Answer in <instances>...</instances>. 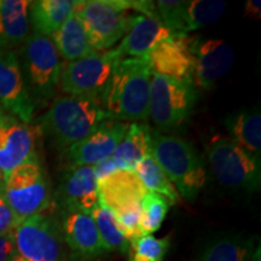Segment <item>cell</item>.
<instances>
[{"label": "cell", "instance_id": "6da1fadb", "mask_svg": "<svg viewBox=\"0 0 261 261\" xmlns=\"http://www.w3.org/2000/svg\"><path fill=\"white\" fill-rule=\"evenodd\" d=\"M108 120L98 97L62 96L37 120L39 133L61 151L86 138Z\"/></svg>", "mask_w": 261, "mask_h": 261}, {"label": "cell", "instance_id": "7a4b0ae2", "mask_svg": "<svg viewBox=\"0 0 261 261\" xmlns=\"http://www.w3.org/2000/svg\"><path fill=\"white\" fill-rule=\"evenodd\" d=\"M151 70L145 57L122 58L116 64L103 96V107L112 121H146Z\"/></svg>", "mask_w": 261, "mask_h": 261}, {"label": "cell", "instance_id": "3957f363", "mask_svg": "<svg viewBox=\"0 0 261 261\" xmlns=\"http://www.w3.org/2000/svg\"><path fill=\"white\" fill-rule=\"evenodd\" d=\"M151 156L179 195L195 201L207 181L205 165L195 146L179 137L151 129Z\"/></svg>", "mask_w": 261, "mask_h": 261}, {"label": "cell", "instance_id": "277c9868", "mask_svg": "<svg viewBox=\"0 0 261 261\" xmlns=\"http://www.w3.org/2000/svg\"><path fill=\"white\" fill-rule=\"evenodd\" d=\"M17 56L27 89L34 103L54 98L60 86L63 62L50 37L29 34Z\"/></svg>", "mask_w": 261, "mask_h": 261}, {"label": "cell", "instance_id": "5b68a950", "mask_svg": "<svg viewBox=\"0 0 261 261\" xmlns=\"http://www.w3.org/2000/svg\"><path fill=\"white\" fill-rule=\"evenodd\" d=\"M207 158L211 173L221 187L246 192L260 190V160L228 137H215L207 149Z\"/></svg>", "mask_w": 261, "mask_h": 261}, {"label": "cell", "instance_id": "8992f818", "mask_svg": "<svg viewBox=\"0 0 261 261\" xmlns=\"http://www.w3.org/2000/svg\"><path fill=\"white\" fill-rule=\"evenodd\" d=\"M3 195L19 221L44 213L52 204V191L40 160L34 156L4 177Z\"/></svg>", "mask_w": 261, "mask_h": 261}, {"label": "cell", "instance_id": "52a82bcc", "mask_svg": "<svg viewBox=\"0 0 261 261\" xmlns=\"http://www.w3.org/2000/svg\"><path fill=\"white\" fill-rule=\"evenodd\" d=\"M129 2L123 0H79L74 11L83 22L91 46L107 51L128 32L133 15Z\"/></svg>", "mask_w": 261, "mask_h": 261}, {"label": "cell", "instance_id": "ba28073f", "mask_svg": "<svg viewBox=\"0 0 261 261\" xmlns=\"http://www.w3.org/2000/svg\"><path fill=\"white\" fill-rule=\"evenodd\" d=\"M197 102L194 84L179 83L151 73L149 96V116L160 130L181 127L190 119Z\"/></svg>", "mask_w": 261, "mask_h": 261}, {"label": "cell", "instance_id": "9c48e42d", "mask_svg": "<svg viewBox=\"0 0 261 261\" xmlns=\"http://www.w3.org/2000/svg\"><path fill=\"white\" fill-rule=\"evenodd\" d=\"M14 240L17 253L27 261H70L60 219L45 212L21 221Z\"/></svg>", "mask_w": 261, "mask_h": 261}, {"label": "cell", "instance_id": "30bf717a", "mask_svg": "<svg viewBox=\"0 0 261 261\" xmlns=\"http://www.w3.org/2000/svg\"><path fill=\"white\" fill-rule=\"evenodd\" d=\"M121 61L115 48L68 62L63 65L60 86L68 96L98 97L102 99L112 80L116 64Z\"/></svg>", "mask_w": 261, "mask_h": 261}, {"label": "cell", "instance_id": "8fae6325", "mask_svg": "<svg viewBox=\"0 0 261 261\" xmlns=\"http://www.w3.org/2000/svg\"><path fill=\"white\" fill-rule=\"evenodd\" d=\"M194 58L192 81L195 87L213 90L221 77L233 67L234 52L226 41L220 39L195 38L190 41Z\"/></svg>", "mask_w": 261, "mask_h": 261}, {"label": "cell", "instance_id": "7c38bea8", "mask_svg": "<svg viewBox=\"0 0 261 261\" xmlns=\"http://www.w3.org/2000/svg\"><path fill=\"white\" fill-rule=\"evenodd\" d=\"M60 212H83L91 214L99 203L97 177L91 166H68L62 173L56 191L52 194Z\"/></svg>", "mask_w": 261, "mask_h": 261}, {"label": "cell", "instance_id": "4fadbf2b", "mask_svg": "<svg viewBox=\"0 0 261 261\" xmlns=\"http://www.w3.org/2000/svg\"><path fill=\"white\" fill-rule=\"evenodd\" d=\"M0 106L19 121H33L35 103L29 94L15 50L0 48Z\"/></svg>", "mask_w": 261, "mask_h": 261}, {"label": "cell", "instance_id": "5bb4252c", "mask_svg": "<svg viewBox=\"0 0 261 261\" xmlns=\"http://www.w3.org/2000/svg\"><path fill=\"white\" fill-rule=\"evenodd\" d=\"M128 122L107 120L94 132L76 144L63 150V159L68 166H93L110 158L125 137Z\"/></svg>", "mask_w": 261, "mask_h": 261}, {"label": "cell", "instance_id": "9a60e30c", "mask_svg": "<svg viewBox=\"0 0 261 261\" xmlns=\"http://www.w3.org/2000/svg\"><path fill=\"white\" fill-rule=\"evenodd\" d=\"M60 221L70 261H94L107 253L90 214L60 212Z\"/></svg>", "mask_w": 261, "mask_h": 261}, {"label": "cell", "instance_id": "2e32d148", "mask_svg": "<svg viewBox=\"0 0 261 261\" xmlns=\"http://www.w3.org/2000/svg\"><path fill=\"white\" fill-rule=\"evenodd\" d=\"M97 192L99 203L116 217L140 208L148 190L135 171L116 169L106 177L97 179Z\"/></svg>", "mask_w": 261, "mask_h": 261}, {"label": "cell", "instance_id": "e0dca14e", "mask_svg": "<svg viewBox=\"0 0 261 261\" xmlns=\"http://www.w3.org/2000/svg\"><path fill=\"white\" fill-rule=\"evenodd\" d=\"M191 39L181 35H173L159 42L145 56L151 73L162 75L179 83L194 84V58H192Z\"/></svg>", "mask_w": 261, "mask_h": 261}, {"label": "cell", "instance_id": "ac0fdd59", "mask_svg": "<svg viewBox=\"0 0 261 261\" xmlns=\"http://www.w3.org/2000/svg\"><path fill=\"white\" fill-rule=\"evenodd\" d=\"M39 133L31 123L0 115V171L8 175L34 156Z\"/></svg>", "mask_w": 261, "mask_h": 261}, {"label": "cell", "instance_id": "d6986e66", "mask_svg": "<svg viewBox=\"0 0 261 261\" xmlns=\"http://www.w3.org/2000/svg\"><path fill=\"white\" fill-rule=\"evenodd\" d=\"M173 33L158 17L133 15L128 32L115 48L120 58L145 57L159 42L173 37Z\"/></svg>", "mask_w": 261, "mask_h": 261}, {"label": "cell", "instance_id": "ffe728a7", "mask_svg": "<svg viewBox=\"0 0 261 261\" xmlns=\"http://www.w3.org/2000/svg\"><path fill=\"white\" fill-rule=\"evenodd\" d=\"M29 0H0V48L14 50L29 37Z\"/></svg>", "mask_w": 261, "mask_h": 261}, {"label": "cell", "instance_id": "44dd1931", "mask_svg": "<svg viewBox=\"0 0 261 261\" xmlns=\"http://www.w3.org/2000/svg\"><path fill=\"white\" fill-rule=\"evenodd\" d=\"M151 156V128L148 123H129L125 137L117 144L110 159L120 169H132L142 160Z\"/></svg>", "mask_w": 261, "mask_h": 261}, {"label": "cell", "instance_id": "7402d4cb", "mask_svg": "<svg viewBox=\"0 0 261 261\" xmlns=\"http://www.w3.org/2000/svg\"><path fill=\"white\" fill-rule=\"evenodd\" d=\"M228 138L260 160L261 155V114L257 109L232 113L223 120Z\"/></svg>", "mask_w": 261, "mask_h": 261}, {"label": "cell", "instance_id": "603a6c76", "mask_svg": "<svg viewBox=\"0 0 261 261\" xmlns=\"http://www.w3.org/2000/svg\"><path fill=\"white\" fill-rule=\"evenodd\" d=\"M50 38L60 56L67 62L80 60L98 52L91 46L81 18L75 11Z\"/></svg>", "mask_w": 261, "mask_h": 261}, {"label": "cell", "instance_id": "cb8c5ba5", "mask_svg": "<svg viewBox=\"0 0 261 261\" xmlns=\"http://www.w3.org/2000/svg\"><path fill=\"white\" fill-rule=\"evenodd\" d=\"M75 0H35L29 5V25L34 34L51 37L73 14Z\"/></svg>", "mask_w": 261, "mask_h": 261}, {"label": "cell", "instance_id": "d4e9b609", "mask_svg": "<svg viewBox=\"0 0 261 261\" xmlns=\"http://www.w3.org/2000/svg\"><path fill=\"white\" fill-rule=\"evenodd\" d=\"M255 241L240 233H226L208 242L198 261H252Z\"/></svg>", "mask_w": 261, "mask_h": 261}, {"label": "cell", "instance_id": "484cf974", "mask_svg": "<svg viewBox=\"0 0 261 261\" xmlns=\"http://www.w3.org/2000/svg\"><path fill=\"white\" fill-rule=\"evenodd\" d=\"M225 8L226 3L220 0L181 2L179 35L187 37L189 33L213 24L221 17Z\"/></svg>", "mask_w": 261, "mask_h": 261}, {"label": "cell", "instance_id": "4316f807", "mask_svg": "<svg viewBox=\"0 0 261 261\" xmlns=\"http://www.w3.org/2000/svg\"><path fill=\"white\" fill-rule=\"evenodd\" d=\"M90 215L96 224L107 253H128L130 242L112 211L98 203Z\"/></svg>", "mask_w": 261, "mask_h": 261}, {"label": "cell", "instance_id": "83f0119b", "mask_svg": "<svg viewBox=\"0 0 261 261\" xmlns=\"http://www.w3.org/2000/svg\"><path fill=\"white\" fill-rule=\"evenodd\" d=\"M133 171L143 181L148 191L155 192V194L165 197L171 205L177 204L180 201V195H179L177 189L172 184V181L169 180L161 167L156 163L155 160L152 159V156H149V158L137 163Z\"/></svg>", "mask_w": 261, "mask_h": 261}, {"label": "cell", "instance_id": "f1b7e54d", "mask_svg": "<svg viewBox=\"0 0 261 261\" xmlns=\"http://www.w3.org/2000/svg\"><path fill=\"white\" fill-rule=\"evenodd\" d=\"M142 214H140V233L142 236L156 232L166 219L169 207V202L165 197L155 192L148 191L142 200Z\"/></svg>", "mask_w": 261, "mask_h": 261}, {"label": "cell", "instance_id": "f546056e", "mask_svg": "<svg viewBox=\"0 0 261 261\" xmlns=\"http://www.w3.org/2000/svg\"><path fill=\"white\" fill-rule=\"evenodd\" d=\"M171 240L168 236L156 238L152 234L140 236L130 241L128 261H163Z\"/></svg>", "mask_w": 261, "mask_h": 261}, {"label": "cell", "instance_id": "4dcf8cb0", "mask_svg": "<svg viewBox=\"0 0 261 261\" xmlns=\"http://www.w3.org/2000/svg\"><path fill=\"white\" fill-rule=\"evenodd\" d=\"M19 223L21 221L6 202L3 192H0V236L14 232Z\"/></svg>", "mask_w": 261, "mask_h": 261}, {"label": "cell", "instance_id": "1f68e13d", "mask_svg": "<svg viewBox=\"0 0 261 261\" xmlns=\"http://www.w3.org/2000/svg\"><path fill=\"white\" fill-rule=\"evenodd\" d=\"M17 254L14 232L0 236V261H10Z\"/></svg>", "mask_w": 261, "mask_h": 261}, {"label": "cell", "instance_id": "d6a6232c", "mask_svg": "<svg viewBox=\"0 0 261 261\" xmlns=\"http://www.w3.org/2000/svg\"><path fill=\"white\" fill-rule=\"evenodd\" d=\"M244 16L253 19H259L261 17L260 0H248L244 6Z\"/></svg>", "mask_w": 261, "mask_h": 261}, {"label": "cell", "instance_id": "836d02e7", "mask_svg": "<svg viewBox=\"0 0 261 261\" xmlns=\"http://www.w3.org/2000/svg\"><path fill=\"white\" fill-rule=\"evenodd\" d=\"M260 247L255 248V252L253 254V257H252V261H261V254H260Z\"/></svg>", "mask_w": 261, "mask_h": 261}, {"label": "cell", "instance_id": "e575fe53", "mask_svg": "<svg viewBox=\"0 0 261 261\" xmlns=\"http://www.w3.org/2000/svg\"><path fill=\"white\" fill-rule=\"evenodd\" d=\"M10 261H27V260L23 259V257H22V256L19 255V254L17 253V254H16V255H15L14 257H12V259L10 260Z\"/></svg>", "mask_w": 261, "mask_h": 261}, {"label": "cell", "instance_id": "d590c367", "mask_svg": "<svg viewBox=\"0 0 261 261\" xmlns=\"http://www.w3.org/2000/svg\"><path fill=\"white\" fill-rule=\"evenodd\" d=\"M3 187H4V175L0 171V192H3Z\"/></svg>", "mask_w": 261, "mask_h": 261}]
</instances>
